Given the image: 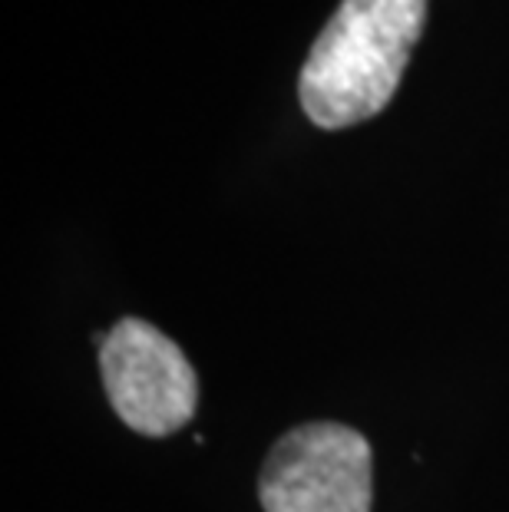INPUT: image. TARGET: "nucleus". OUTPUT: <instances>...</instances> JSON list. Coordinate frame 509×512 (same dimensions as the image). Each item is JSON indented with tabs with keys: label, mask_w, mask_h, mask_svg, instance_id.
<instances>
[{
	"label": "nucleus",
	"mask_w": 509,
	"mask_h": 512,
	"mask_svg": "<svg viewBox=\"0 0 509 512\" xmlns=\"http://www.w3.org/2000/svg\"><path fill=\"white\" fill-rule=\"evenodd\" d=\"M424 20L427 0H341L301 67L298 100L311 123L348 129L381 113L394 100Z\"/></svg>",
	"instance_id": "obj_1"
},
{
	"label": "nucleus",
	"mask_w": 509,
	"mask_h": 512,
	"mask_svg": "<svg viewBox=\"0 0 509 512\" xmlns=\"http://www.w3.org/2000/svg\"><path fill=\"white\" fill-rule=\"evenodd\" d=\"M265 512H371V443L341 423H305L285 433L258 476Z\"/></svg>",
	"instance_id": "obj_2"
},
{
	"label": "nucleus",
	"mask_w": 509,
	"mask_h": 512,
	"mask_svg": "<svg viewBox=\"0 0 509 512\" xmlns=\"http://www.w3.org/2000/svg\"><path fill=\"white\" fill-rule=\"evenodd\" d=\"M100 370L116 417L143 437H169L196 417V370L179 344L153 324L119 321L100 341Z\"/></svg>",
	"instance_id": "obj_3"
}]
</instances>
